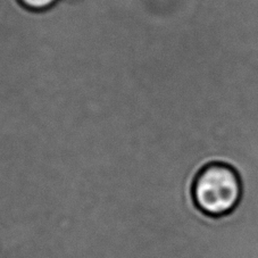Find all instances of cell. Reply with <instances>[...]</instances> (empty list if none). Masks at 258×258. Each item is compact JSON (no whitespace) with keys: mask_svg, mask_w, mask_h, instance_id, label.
I'll list each match as a JSON object with an SVG mask.
<instances>
[{"mask_svg":"<svg viewBox=\"0 0 258 258\" xmlns=\"http://www.w3.org/2000/svg\"><path fill=\"white\" fill-rule=\"evenodd\" d=\"M57 2L58 0H20V3L24 7L35 12L46 11L51 6H54Z\"/></svg>","mask_w":258,"mask_h":258,"instance_id":"2","label":"cell"},{"mask_svg":"<svg viewBox=\"0 0 258 258\" xmlns=\"http://www.w3.org/2000/svg\"><path fill=\"white\" fill-rule=\"evenodd\" d=\"M191 195L196 207L203 214L219 219L238 206L242 195L241 180L229 163H210L196 175Z\"/></svg>","mask_w":258,"mask_h":258,"instance_id":"1","label":"cell"}]
</instances>
